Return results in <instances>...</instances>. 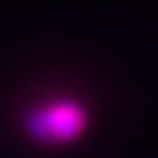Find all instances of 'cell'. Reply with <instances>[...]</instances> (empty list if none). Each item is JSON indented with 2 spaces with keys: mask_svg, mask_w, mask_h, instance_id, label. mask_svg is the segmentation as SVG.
Here are the masks:
<instances>
[{
  "mask_svg": "<svg viewBox=\"0 0 158 158\" xmlns=\"http://www.w3.org/2000/svg\"><path fill=\"white\" fill-rule=\"evenodd\" d=\"M89 125V114L78 100H50L25 114V133L42 144L75 142Z\"/></svg>",
  "mask_w": 158,
  "mask_h": 158,
  "instance_id": "obj_1",
  "label": "cell"
}]
</instances>
